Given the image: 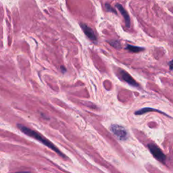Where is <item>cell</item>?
<instances>
[{
	"label": "cell",
	"instance_id": "cell-1",
	"mask_svg": "<svg viewBox=\"0 0 173 173\" xmlns=\"http://www.w3.org/2000/svg\"><path fill=\"white\" fill-rule=\"evenodd\" d=\"M18 127L22 133H24L26 134V135H28V136H29V137H31L33 138H34V139H37V140H38L39 141L42 143L43 144H44L45 145L47 146V147H48L49 148H50L51 149H52V150H54L55 152L57 153L58 154H59L60 156H61L62 157H63V158L66 157V156L64 154H63L59 150L58 148L56 147V145H54L51 141H49L48 139H47L45 137H43V136H42L41 134L39 133L36 132L35 131H34V130H32V129L26 127V126H25L24 125H22L21 124L18 125Z\"/></svg>",
	"mask_w": 173,
	"mask_h": 173
},
{
	"label": "cell",
	"instance_id": "cell-2",
	"mask_svg": "<svg viewBox=\"0 0 173 173\" xmlns=\"http://www.w3.org/2000/svg\"><path fill=\"white\" fill-rule=\"evenodd\" d=\"M110 131L116 137L121 141H125L128 138V133L123 126L118 125H112Z\"/></svg>",
	"mask_w": 173,
	"mask_h": 173
},
{
	"label": "cell",
	"instance_id": "cell-3",
	"mask_svg": "<svg viewBox=\"0 0 173 173\" xmlns=\"http://www.w3.org/2000/svg\"><path fill=\"white\" fill-rule=\"evenodd\" d=\"M148 148L156 159H157L158 161L161 162H165L166 158V156L157 145L154 144H149L148 145Z\"/></svg>",
	"mask_w": 173,
	"mask_h": 173
},
{
	"label": "cell",
	"instance_id": "cell-4",
	"mask_svg": "<svg viewBox=\"0 0 173 173\" xmlns=\"http://www.w3.org/2000/svg\"><path fill=\"white\" fill-rule=\"evenodd\" d=\"M118 76L121 78L122 81H124L126 83H128L129 85H131L135 87H139V85L136 82L135 80L127 72H126L124 70L120 69L118 70Z\"/></svg>",
	"mask_w": 173,
	"mask_h": 173
},
{
	"label": "cell",
	"instance_id": "cell-5",
	"mask_svg": "<svg viewBox=\"0 0 173 173\" xmlns=\"http://www.w3.org/2000/svg\"><path fill=\"white\" fill-rule=\"evenodd\" d=\"M80 26H81V29H83V32L85 33V35L87 37L91 40L92 41H94V42H97V36L95 34V33L94 31V30H93L91 27H89L88 25H87L85 23H80Z\"/></svg>",
	"mask_w": 173,
	"mask_h": 173
},
{
	"label": "cell",
	"instance_id": "cell-6",
	"mask_svg": "<svg viewBox=\"0 0 173 173\" xmlns=\"http://www.w3.org/2000/svg\"><path fill=\"white\" fill-rule=\"evenodd\" d=\"M116 7L118 9V10L121 13V14L123 16V17H124L126 26L129 28L130 26H131V19H130V16L128 14V12L126 11V10L123 8V6L121 4H116Z\"/></svg>",
	"mask_w": 173,
	"mask_h": 173
},
{
	"label": "cell",
	"instance_id": "cell-7",
	"mask_svg": "<svg viewBox=\"0 0 173 173\" xmlns=\"http://www.w3.org/2000/svg\"><path fill=\"white\" fill-rule=\"evenodd\" d=\"M160 112L162 114H164L168 116L166 114H165L164 112H163L160 110H156V109H154V108H142L141 110H139L136 111L135 112V115H141V114H145L146 112Z\"/></svg>",
	"mask_w": 173,
	"mask_h": 173
},
{
	"label": "cell",
	"instance_id": "cell-8",
	"mask_svg": "<svg viewBox=\"0 0 173 173\" xmlns=\"http://www.w3.org/2000/svg\"><path fill=\"white\" fill-rule=\"evenodd\" d=\"M126 49H127V50H129V52H133V53H138L139 52H141V51L144 50V48L137 47V46H134V45H126Z\"/></svg>",
	"mask_w": 173,
	"mask_h": 173
},
{
	"label": "cell",
	"instance_id": "cell-9",
	"mask_svg": "<svg viewBox=\"0 0 173 173\" xmlns=\"http://www.w3.org/2000/svg\"><path fill=\"white\" fill-rule=\"evenodd\" d=\"M109 43L112 46V47H114L116 49H118L121 48V43H120L118 41H116V40H112V41H109Z\"/></svg>",
	"mask_w": 173,
	"mask_h": 173
},
{
	"label": "cell",
	"instance_id": "cell-10",
	"mask_svg": "<svg viewBox=\"0 0 173 173\" xmlns=\"http://www.w3.org/2000/svg\"><path fill=\"white\" fill-rule=\"evenodd\" d=\"M105 8L106 9V10H107L108 12H113V13H114V14H117L115 10L113 8H112V6H110V4H108V3H106V4H105Z\"/></svg>",
	"mask_w": 173,
	"mask_h": 173
},
{
	"label": "cell",
	"instance_id": "cell-11",
	"mask_svg": "<svg viewBox=\"0 0 173 173\" xmlns=\"http://www.w3.org/2000/svg\"><path fill=\"white\" fill-rule=\"evenodd\" d=\"M168 65H169L170 70L173 72V60L168 63Z\"/></svg>",
	"mask_w": 173,
	"mask_h": 173
},
{
	"label": "cell",
	"instance_id": "cell-12",
	"mask_svg": "<svg viewBox=\"0 0 173 173\" xmlns=\"http://www.w3.org/2000/svg\"><path fill=\"white\" fill-rule=\"evenodd\" d=\"M61 70H62V72H63V73H64L65 72H66V68H64V67H63V66H61Z\"/></svg>",
	"mask_w": 173,
	"mask_h": 173
},
{
	"label": "cell",
	"instance_id": "cell-13",
	"mask_svg": "<svg viewBox=\"0 0 173 173\" xmlns=\"http://www.w3.org/2000/svg\"><path fill=\"white\" fill-rule=\"evenodd\" d=\"M16 173H30L29 172H16Z\"/></svg>",
	"mask_w": 173,
	"mask_h": 173
}]
</instances>
